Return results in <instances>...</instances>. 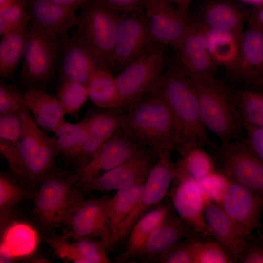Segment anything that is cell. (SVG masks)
<instances>
[{
  "label": "cell",
  "mask_w": 263,
  "mask_h": 263,
  "mask_svg": "<svg viewBox=\"0 0 263 263\" xmlns=\"http://www.w3.org/2000/svg\"><path fill=\"white\" fill-rule=\"evenodd\" d=\"M23 130V120L20 110L0 115V139L7 141L17 147Z\"/></svg>",
  "instance_id": "ee69618b"
},
{
  "label": "cell",
  "mask_w": 263,
  "mask_h": 263,
  "mask_svg": "<svg viewBox=\"0 0 263 263\" xmlns=\"http://www.w3.org/2000/svg\"><path fill=\"white\" fill-rule=\"evenodd\" d=\"M201 26L208 52L213 61L217 67L225 68L231 74L239 62L242 34Z\"/></svg>",
  "instance_id": "f1b7e54d"
},
{
  "label": "cell",
  "mask_w": 263,
  "mask_h": 263,
  "mask_svg": "<svg viewBox=\"0 0 263 263\" xmlns=\"http://www.w3.org/2000/svg\"><path fill=\"white\" fill-rule=\"evenodd\" d=\"M27 261L30 263H48L50 261L46 257L38 256L33 257V256L30 258V259H27Z\"/></svg>",
  "instance_id": "f5cc1de1"
},
{
  "label": "cell",
  "mask_w": 263,
  "mask_h": 263,
  "mask_svg": "<svg viewBox=\"0 0 263 263\" xmlns=\"http://www.w3.org/2000/svg\"><path fill=\"white\" fill-rule=\"evenodd\" d=\"M121 130L157 155L175 149L173 118L165 102L153 94L149 93L128 111Z\"/></svg>",
  "instance_id": "7a4b0ae2"
},
{
  "label": "cell",
  "mask_w": 263,
  "mask_h": 263,
  "mask_svg": "<svg viewBox=\"0 0 263 263\" xmlns=\"http://www.w3.org/2000/svg\"><path fill=\"white\" fill-rule=\"evenodd\" d=\"M30 26L11 31L1 36L0 75L6 78L16 70L23 57Z\"/></svg>",
  "instance_id": "1f68e13d"
},
{
  "label": "cell",
  "mask_w": 263,
  "mask_h": 263,
  "mask_svg": "<svg viewBox=\"0 0 263 263\" xmlns=\"http://www.w3.org/2000/svg\"><path fill=\"white\" fill-rule=\"evenodd\" d=\"M24 99L34 121L43 131L54 133L65 121L66 113L58 98L30 86L25 91Z\"/></svg>",
  "instance_id": "4316f807"
},
{
  "label": "cell",
  "mask_w": 263,
  "mask_h": 263,
  "mask_svg": "<svg viewBox=\"0 0 263 263\" xmlns=\"http://www.w3.org/2000/svg\"><path fill=\"white\" fill-rule=\"evenodd\" d=\"M144 11L156 42L174 48L192 21L188 13L165 0H144Z\"/></svg>",
  "instance_id": "5bb4252c"
},
{
  "label": "cell",
  "mask_w": 263,
  "mask_h": 263,
  "mask_svg": "<svg viewBox=\"0 0 263 263\" xmlns=\"http://www.w3.org/2000/svg\"><path fill=\"white\" fill-rule=\"evenodd\" d=\"M166 46L157 44L115 77L120 109L129 111L150 92L161 77L166 68Z\"/></svg>",
  "instance_id": "8992f818"
},
{
  "label": "cell",
  "mask_w": 263,
  "mask_h": 263,
  "mask_svg": "<svg viewBox=\"0 0 263 263\" xmlns=\"http://www.w3.org/2000/svg\"><path fill=\"white\" fill-rule=\"evenodd\" d=\"M196 182L206 204L220 205L231 180L224 173L215 171Z\"/></svg>",
  "instance_id": "ab89813d"
},
{
  "label": "cell",
  "mask_w": 263,
  "mask_h": 263,
  "mask_svg": "<svg viewBox=\"0 0 263 263\" xmlns=\"http://www.w3.org/2000/svg\"><path fill=\"white\" fill-rule=\"evenodd\" d=\"M88 97L86 86L75 81L63 79L58 91L57 98L66 114L76 118Z\"/></svg>",
  "instance_id": "f35d334b"
},
{
  "label": "cell",
  "mask_w": 263,
  "mask_h": 263,
  "mask_svg": "<svg viewBox=\"0 0 263 263\" xmlns=\"http://www.w3.org/2000/svg\"><path fill=\"white\" fill-rule=\"evenodd\" d=\"M179 8L183 12L188 13L189 7L194 0H165Z\"/></svg>",
  "instance_id": "f907efd6"
},
{
  "label": "cell",
  "mask_w": 263,
  "mask_h": 263,
  "mask_svg": "<svg viewBox=\"0 0 263 263\" xmlns=\"http://www.w3.org/2000/svg\"><path fill=\"white\" fill-rule=\"evenodd\" d=\"M149 93L162 99L171 112L180 156L194 147L215 148L202 122L195 90L178 64L169 65Z\"/></svg>",
  "instance_id": "6da1fadb"
},
{
  "label": "cell",
  "mask_w": 263,
  "mask_h": 263,
  "mask_svg": "<svg viewBox=\"0 0 263 263\" xmlns=\"http://www.w3.org/2000/svg\"><path fill=\"white\" fill-rule=\"evenodd\" d=\"M258 237L252 232L243 237L237 247V263H263V232Z\"/></svg>",
  "instance_id": "60d3db41"
},
{
  "label": "cell",
  "mask_w": 263,
  "mask_h": 263,
  "mask_svg": "<svg viewBox=\"0 0 263 263\" xmlns=\"http://www.w3.org/2000/svg\"><path fill=\"white\" fill-rule=\"evenodd\" d=\"M13 0H0V8L5 6Z\"/></svg>",
  "instance_id": "db71d44e"
},
{
  "label": "cell",
  "mask_w": 263,
  "mask_h": 263,
  "mask_svg": "<svg viewBox=\"0 0 263 263\" xmlns=\"http://www.w3.org/2000/svg\"><path fill=\"white\" fill-rule=\"evenodd\" d=\"M62 36L60 70L63 79L75 81L87 86L93 74L101 66L86 46L67 34Z\"/></svg>",
  "instance_id": "cb8c5ba5"
},
{
  "label": "cell",
  "mask_w": 263,
  "mask_h": 263,
  "mask_svg": "<svg viewBox=\"0 0 263 263\" xmlns=\"http://www.w3.org/2000/svg\"><path fill=\"white\" fill-rule=\"evenodd\" d=\"M110 198H87L75 186L60 225L65 229V234L82 238H100L108 247Z\"/></svg>",
  "instance_id": "52a82bcc"
},
{
  "label": "cell",
  "mask_w": 263,
  "mask_h": 263,
  "mask_svg": "<svg viewBox=\"0 0 263 263\" xmlns=\"http://www.w3.org/2000/svg\"><path fill=\"white\" fill-rule=\"evenodd\" d=\"M102 4L120 13L144 11V0H97Z\"/></svg>",
  "instance_id": "7dc6e473"
},
{
  "label": "cell",
  "mask_w": 263,
  "mask_h": 263,
  "mask_svg": "<svg viewBox=\"0 0 263 263\" xmlns=\"http://www.w3.org/2000/svg\"><path fill=\"white\" fill-rule=\"evenodd\" d=\"M120 14L97 0H90L81 7L77 15L78 28L73 37L86 46L101 66L107 69L113 67V51Z\"/></svg>",
  "instance_id": "5b68a950"
},
{
  "label": "cell",
  "mask_w": 263,
  "mask_h": 263,
  "mask_svg": "<svg viewBox=\"0 0 263 263\" xmlns=\"http://www.w3.org/2000/svg\"><path fill=\"white\" fill-rule=\"evenodd\" d=\"M60 50L61 43L55 34L31 23L20 73L24 81L36 85L47 81Z\"/></svg>",
  "instance_id": "30bf717a"
},
{
  "label": "cell",
  "mask_w": 263,
  "mask_h": 263,
  "mask_svg": "<svg viewBox=\"0 0 263 263\" xmlns=\"http://www.w3.org/2000/svg\"><path fill=\"white\" fill-rule=\"evenodd\" d=\"M31 23H34L56 35L66 34L77 24L74 9L50 0H27Z\"/></svg>",
  "instance_id": "83f0119b"
},
{
  "label": "cell",
  "mask_w": 263,
  "mask_h": 263,
  "mask_svg": "<svg viewBox=\"0 0 263 263\" xmlns=\"http://www.w3.org/2000/svg\"><path fill=\"white\" fill-rule=\"evenodd\" d=\"M247 134V141L254 152L263 161V128L242 122Z\"/></svg>",
  "instance_id": "bcb514c9"
},
{
  "label": "cell",
  "mask_w": 263,
  "mask_h": 263,
  "mask_svg": "<svg viewBox=\"0 0 263 263\" xmlns=\"http://www.w3.org/2000/svg\"><path fill=\"white\" fill-rule=\"evenodd\" d=\"M24 105V94L14 86L0 85V115L19 111Z\"/></svg>",
  "instance_id": "f6af8a7d"
},
{
  "label": "cell",
  "mask_w": 263,
  "mask_h": 263,
  "mask_svg": "<svg viewBox=\"0 0 263 263\" xmlns=\"http://www.w3.org/2000/svg\"><path fill=\"white\" fill-rule=\"evenodd\" d=\"M255 85L263 87V79L258 82Z\"/></svg>",
  "instance_id": "11a10c76"
},
{
  "label": "cell",
  "mask_w": 263,
  "mask_h": 263,
  "mask_svg": "<svg viewBox=\"0 0 263 263\" xmlns=\"http://www.w3.org/2000/svg\"><path fill=\"white\" fill-rule=\"evenodd\" d=\"M72 237L74 241H70L65 234L60 235L53 233L43 239L53 252L64 262L74 263L112 262L106 252L108 247L102 240L98 241Z\"/></svg>",
  "instance_id": "d6986e66"
},
{
  "label": "cell",
  "mask_w": 263,
  "mask_h": 263,
  "mask_svg": "<svg viewBox=\"0 0 263 263\" xmlns=\"http://www.w3.org/2000/svg\"><path fill=\"white\" fill-rule=\"evenodd\" d=\"M231 75L254 84L263 79V28L247 25L243 31L239 62Z\"/></svg>",
  "instance_id": "7402d4cb"
},
{
  "label": "cell",
  "mask_w": 263,
  "mask_h": 263,
  "mask_svg": "<svg viewBox=\"0 0 263 263\" xmlns=\"http://www.w3.org/2000/svg\"><path fill=\"white\" fill-rule=\"evenodd\" d=\"M173 180L171 204L176 214L204 238H209L205 217L206 203L197 182L189 177L175 176Z\"/></svg>",
  "instance_id": "e0dca14e"
},
{
  "label": "cell",
  "mask_w": 263,
  "mask_h": 263,
  "mask_svg": "<svg viewBox=\"0 0 263 263\" xmlns=\"http://www.w3.org/2000/svg\"><path fill=\"white\" fill-rule=\"evenodd\" d=\"M242 122L263 128V91L244 89L235 96Z\"/></svg>",
  "instance_id": "d590c367"
},
{
  "label": "cell",
  "mask_w": 263,
  "mask_h": 263,
  "mask_svg": "<svg viewBox=\"0 0 263 263\" xmlns=\"http://www.w3.org/2000/svg\"><path fill=\"white\" fill-rule=\"evenodd\" d=\"M0 263L29 259L37 249L39 235L29 223L12 219L0 228Z\"/></svg>",
  "instance_id": "44dd1931"
},
{
  "label": "cell",
  "mask_w": 263,
  "mask_h": 263,
  "mask_svg": "<svg viewBox=\"0 0 263 263\" xmlns=\"http://www.w3.org/2000/svg\"><path fill=\"white\" fill-rule=\"evenodd\" d=\"M171 151L158 155L157 160L150 171L136 205L117 226L110 236L108 247L111 248L129 235L137 220L151 207L157 205L167 195L176 174V166L171 159Z\"/></svg>",
  "instance_id": "ba28073f"
},
{
  "label": "cell",
  "mask_w": 263,
  "mask_h": 263,
  "mask_svg": "<svg viewBox=\"0 0 263 263\" xmlns=\"http://www.w3.org/2000/svg\"><path fill=\"white\" fill-rule=\"evenodd\" d=\"M77 181V175L55 171L39 183L34 195L33 213L42 226L52 229L60 225Z\"/></svg>",
  "instance_id": "7c38bea8"
},
{
  "label": "cell",
  "mask_w": 263,
  "mask_h": 263,
  "mask_svg": "<svg viewBox=\"0 0 263 263\" xmlns=\"http://www.w3.org/2000/svg\"><path fill=\"white\" fill-rule=\"evenodd\" d=\"M33 193L19 186L8 175H0V228L12 219V210L18 203L33 196Z\"/></svg>",
  "instance_id": "8d00e7d4"
},
{
  "label": "cell",
  "mask_w": 263,
  "mask_h": 263,
  "mask_svg": "<svg viewBox=\"0 0 263 263\" xmlns=\"http://www.w3.org/2000/svg\"><path fill=\"white\" fill-rule=\"evenodd\" d=\"M157 44L144 11L121 13L116 28L113 68L122 70Z\"/></svg>",
  "instance_id": "9c48e42d"
},
{
  "label": "cell",
  "mask_w": 263,
  "mask_h": 263,
  "mask_svg": "<svg viewBox=\"0 0 263 263\" xmlns=\"http://www.w3.org/2000/svg\"><path fill=\"white\" fill-rule=\"evenodd\" d=\"M223 173L263 198V161L246 140L222 142L219 152Z\"/></svg>",
  "instance_id": "8fae6325"
},
{
  "label": "cell",
  "mask_w": 263,
  "mask_h": 263,
  "mask_svg": "<svg viewBox=\"0 0 263 263\" xmlns=\"http://www.w3.org/2000/svg\"><path fill=\"white\" fill-rule=\"evenodd\" d=\"M55 3L70 7L76 10L90 0H50Z\"/></svg>",
  "instance_id": "681fc988"
},
{
  "label": "cell",
  "mask_w": 263,
  "mask_h": 263,
  "mask_svg": "<svg viewBox=\"0 0 263 263\" xmlns=\"http://www.w3.org/2000/svg\"><path fill=\"white\" fill-rule=\"evenodd\" d=\"M20 113L24 130L16 148V165L13 173L20 182L40 183L55 171V159L61 152L55 137L45 133L25 105Z\"/></svg>",
  "instance_id": "277c9868"
},
{
  "label": "cell",
  "mask_w": 263,
  "mask_h": 263,
  "mask_svg": "<svg viewBox=\"0 0 263 263\" xmlns=\"http://www.w3.org/2000/svg\"><path fill=\"white\" fill-rule=\"evenodd\" d=\"M174 49L177 64L188 75L214 76L217 66L209 54L203 28L198 21L192 20Z\"/></svg>",
  "instance_id": "2e32d148"
},
{
  "label": "cell",
  "mask_w": 263,
  "mask_h": 263,
  "mask_svg": "<svg viewBox=\"0 0 263 263\" xmlns=\"http://www.w3.org/2000/svg\"><path fill=\"white\" fill-rule=\"evenodd\" d=\"M172 210L171 203L164 204L141 216L128 235L124 250L119 255L118 260L124 262L135 258L150 234Z\"/></svg>",
  "instance_id": "f546056e"
},
{
  "label": "cell",
  "mask_w": 263,
  "mask_h": 263,
  "mask_svg": "<svg viewBox=\"0 0 263 263\" xmlns=\"http://www.w3.org/2000/svg\"><path fill=\"white\" fill-rule=\"evenodd\" d=\"M232 263V260L215 239H203L198 242L194 263Z\"/></svg>",
  "instance_id": "7bdbcfd3"
},
{
  "label": "cell",
  "mask_w": 263,
  "mask_h": 263,
  "mask_svg": "<svg viewBox=\"0 0 263 263\" xmlns=\"http://www.w3.org/2000/svg\"><path fill=\"white\" fill-rule=\"evenodd\" d=\"M206 221L211 234L220 246L237 263V247L239 241L252 231L234 221L217 204L208 202L205 209Z\"/></svg>",
  "instance_id": "d4e9b609"
},
{
  "label": "cell",
  "mask_w": 263,
  "mask_h": 263,
  "mask_svg": "<svg viewBox=\"0 0 263 263\" xmlns=\"http://www.w3.org/2000/svg\"><path fill=\"white\" fill-rule=\"evenodd\" d=\"M157 158V154L151 150L142 147L115 168L79 183L87 191H117L145 181Z\"/></svg>",
  "instance_id": "4fadbf2b"
},
{
  "label": "cell",
  "mask_w": 263,
  "mask_h": 263,
  "mask_svg": "<svg viewBox=\"0 0 263 263\" xmlns=\"http://www.w3.org/2000/svg\"><path fill=\"white\" fill-rule=\"evenodd\" d=\"M247 25L263 28V5L250 12Z\"/></svg>",
  "instance_id": "c3c4849f"
},
{
  "label": "cell",
  "mask_w": 263,
  "mask_h": 263,
  "mask_svg": "<svg viewBox=\"0 0 263 263\" xmlns=\"http://www.w3.org/2000/svg\"><path fill=\"white\" fill-rule=\"evenodd\" d=\"M61 153L74 159L87 141L89 132L86 122L72 123L64 121L54 132Z\"/></svg>",
  "instance_id": "e575fe53"
},
{
  "label": "cell",
  "mask_w": 263,
  "mask_h": 263,
  "mask_svg": "<svg viewBox=\"0 0 263 263\" xmlns=\"http://www.w3.org/2000/svg\"><path fill=\"white\" fill-rule=\"evenodd\" d=\"M173 210L154 230L135 258L156 261L183 239L190 237L203 238L177 214H174Z\"/></svg>",
  "instance_id": "ffe728a7"
},
{
  "label": "cell",
  "mask_w": 263,
  "mask_h": 263,
  "mask_svg": "<svg viewBox=\"0 0 263 263\" xmlns=\"http://www.w3.org/2000/svg\"><path fill=\"white\" fill-rule=\"evenodd\" d=\"M220 205L243 227L251 231L263 230V198L245 187L231 181Z\"/></svg>",
  "instance_id": "ac0fdd59"
},
{
  "label": "cell",
  "mask_w": 263,
  "mask_h": 263,
  "mask_svg": "<svg viewBox=\"0 0 263 263\" xmlns=\"http://www.w3.org/2000/svg\"><path fill=\"white\" fill-rule=\"evenodd\" d=\"M175 166V176L189 177L196 181L215 171L213 159L202 147L188 150L181 156Z\"/></svg>",
  "instance_id": "836d02e7"
},
{
  "label": "cell",
  "mask_w": 263,
  "mask_h": 263,
  "mask_svg": "<svg viewBox=\"0 0 263 263\" xmlns=\"http://www.w3.org/2000/svg\"><path fill=\"white\" fill-rule=\"evenodd\" d=\"M204 238L190 237L178 242L162 255L156 261L162 263H194L198 242Z\"/></svg>",
  "instance_id": "b9f144b4"
},
{
  "label": "cell",
  "mask_w": 263,
  "mask_h": 263,
  "mask_svg": "<svg viewBox=\"0 0 263 263\" xmlns=\"http://www.w3.org/2000/svg\"><path fill=\"white\" fill-rule=\"evenodd\" d=\"M31 20L27 0H13L0 8V37L15 30L28 26Z\"/></svg>",
  "instance_id": "74e56055"
},
{
  "label": "cell",
  "mask_w": 263,
  "mask_h": 263,
  "mask_svg": "<svg viewBox=\"0 0 263 263\" xmlns=\"http://www.w3.org/2000/svg\"><path fill=\"white\" fill-rule=\"evenodd\" d=\"M88 97L95 105L103 109H120V97L115 80L109 70L99 66L87 86Z\"/></svg>",
  "instance_id": "4dcf8cb0"
},
{
  "label": "cell",
  "mask_w": 263,
  "mask_h": 263,
  "mask_svg": "<svg viewBox=\"0 0 263 263\" xmlns=\"http://www.w3.org/2000/svg\"><path fill=\"white\" fill-rule=\"evenodd\" d=\"M145 181L138 182L117 190L114 196L110 198L109 239L119 224L128 216L136 205L142 193Z\"/></svg>",
  "instance_id": "d6a6232c"
},
{
  "label": "cell",
  "mask_w": 263,
  "mask_h": 263,
  "mask_svg": "<svg viewBox=\"0 0 263 263\" xmlns=\"http://www.w3.org/2000/svg\"><path fill=\"white\" fill-rule=\"evenodd\" d=\"M237 1L254 7V8H259L263 5V0H236Z\"/></svg>",
  "instance_id": "816d5d0a"
},
{
  "label": "cell",
  "mask_w": 263,
  "mask_h": 263,
  "mask_svg": "<svg viewBox=\"0 0 263 263\" xmlns=\"http://www.w3.org/2000/svg\"><path fill=\"white\" fill-rule=\"evenodd\" d=\"M125 115L116 110L104 109L84 119L88 127L89 138L74 160L80 165L90 158L104 143L122 128Z\"/></svg>",
  "instance_id": "603a6c76"
},
{
  "label": "cell",
  "mask_w": 263,
  "mask_h": 263,
  "mask_svg": "<svg viewBox=\"0 0 263 263\" xmlns=\"http://www.w3.org/2000/svg\"><path fill=\"white\" fill-rule=\"evenodd\" d=\"M188 76L195 90L206 129L222 142L238 139L243 127L235 96L229 89L214 76Z\"/></svg>",
  "instance_id": "3957f363"
},
{
  "label": "cell",
  "mask_w": 263,
  "mask_h": 263,
  "mask_svg": "<svg viewBox=\"0 0 263 263\" xmlns=\"http://www.w3.org/2000/svg\"><path fill=\"white\" fill-rule=\"evenodd\" d=\"M142 147L121 129L106 141L83 164L79 165V182L89 180L115 168Z\"/></svg>",
  "instance_id": "9a60e30c"
},
{
  "label": "cell",
  "mask_w": 263,
  "mask_h": 263,
  "mask_svg": "<svg viewBox=\"0 0 263 263\" xmlns=\"http://www.w3.org/2000/svg\"><path fill=\"white\" fill-rule=\"evenodd\" d=\"M249 13L226 0H209L201 7L197 21L207 28L242 34Z\"/></svg>",
  "instance_id": "484cf974"
}]
</instances>
